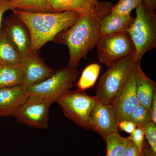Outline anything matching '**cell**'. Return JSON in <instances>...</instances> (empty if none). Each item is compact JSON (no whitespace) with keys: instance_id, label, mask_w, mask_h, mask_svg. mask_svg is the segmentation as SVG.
Returning <instances> with one entry per match:
<instances>
[{"instance_id":"13","label":"cell","mask_w":156,"mask_h":156,"mask_svg":"<svg viewBox=\"0 0 156 156\" xmlns=\"http://www.w3.org/2000/svg\"><path fill=\"white\" fill-rule=\"evenodd\" d=\"M112 104L115 108L119 124L122 121H129L139 104L136 94L135 71Z\"/></svg>"},{"instance_id":"1","label":"cell","mask_w":156,"mask_h":156,"mask_svg":"<svg viewBox=\"0 0 156 156\" xmlns=\"http://www.w3.org/2000/svg\"><path fill=\"white\" fill-rule=\"evenodd\" d=\"M13 14L26 27L31 38L30 53H37L58 34L75 23L80 15L71 11L53 13H33L12 10Z\"/></svg>"},{"instance_id":"32","label":"cell","mask_w":156,"mask_h":156,"mask_svg":"<svg viewBox=\"0 0 156 156\" xmlns=\"http://www.w3.org/2000/svg\"><path fill=\"white\" fill-rule=\"evenodd\" d=\"M140 156H144V154L143 151L142 152V153H141V154H140Z\"/></svg>"},{"instance_id":"15","label":"cell","mask_w":156,"mask_h":156,"mask_svg":"<svg viewBox=\"0 0 156 156\" xmlns=\"http://www.w3.org/2000/svg\"><path fill=\"white\" fill-rule=\"evenodd\" d=\"M135 77L136 96L139 104L149 109L154 94L156 92V84L144 72L140 61L135 69Z\"/></svg>"},{"instance_id":"31","label":"cell","mask_w":156,"mask_h":156,"mask_svg":"<svg viewBox=\"0 0 156 156\" xmlns=\"http://www.w3.org/2000/svg\"><path fill=\"white\" fill-rule=\"evenodd\" d=\"M143 3L149 9L154 10L156 8V0H143Z\"/></svg>"},{"instance_id":"3","label":"cell","mask_w":156,"mask_h":156,"mask_svg":"<svg viewBox=\"0 0 156 156\" xmlns=\"http://www.w3.org/2000/svg\"><path fill=\"white\" fill-rule=\"evenodd\" d=\"M141 59L136 53L107 66L96 87L95 97L104 104L112 103L134 73Z\"/></svg>"},{"instance_id":"8","label":"cell","mask_w":156,"mask_h":156,"mask_svg":"<svg viewBox=\"0 0 156 156\" xmlns=\"http://www.w3.org/2000/svg\"><path fill=\"white\" fill-rule=\"evenodd\" d=\"M52 104L44 98L29 95L14 116L21 124L38 129H47Z\"/></svg>"},{"instance_id":"19","label":"cell","mask_w":156,"mask_h":156,"mask_svg":"<svg viewBox=\"0 0 156 156\" xmlns=\"http://www.w3.org/2000/svg\"><path fill=\"white\" fill-rule=\"evenodd\" d=\"M22 58L10 40L0 32V66L21 64Z\"/></svg>"},{"instance_id":"30","label":"cell","mask_w":156,"mask_h":156,"mask_svg":"<svg viewBox=\"0 0 156 156\" xmlns=\"http://www.w3.org/2000/svg\"><path fill=\"white\" fill-rule=\"evenodd\" d=\"M143 151L144 156H156V154L154 153L150 147L147 142H144Z\"/></svg>"},{"instance_id":"16","label":"cell","mask_w":156,"mask_h":156,"mask_svg":"<svg viewBox=\"0 0 156 156\" xmlns=\"http://www.w3.org/2000/svg\"><path fill=\"white\" fill-rule=\"evenodd\" d=\"M134 17L109 14L103 17L101 21L100 37L115 34L126 32L131 26Z\"/></svg>"},{"instance_id":"4","label":"cell","mask_w":156,"mask_h":156,"mask_svg":"<svg viewBox=\"0 0 156 156\" xmlns=\"http://www.w3.org/2000/svg\"><path fill=\"white\" fill-rule=\"evenodd\" d=\"M136 16L126 32L134 44L136 55L141 59L156 48V15L143 2L136 9Z\"/></svg>"},{"instance_id":"20","label":"cell","mask_w":156,"mask_h":156,"mask_svg":"<svg viewBox=\"0 0 156 156\" xmlns=\"http://www.w3.org/2000/svg\"><path fill=\"white\" fill-rule=\"evenodd\" d=\"M100 65L92 63L84 69L79 79L76 87L80 90H85L95 86L100 73Z\"/></svg>"},{"instance_id":"22","label":"cell","mask_w":156,"mask_h":156,"mask_svg":"<svg viewBox=\"0 0 156 156\" xmlns=\"http://www.w3.org/2000/svg\"><path fill=\"white\" fill-rule=\"evenodd\" d=\"M143 2V0H119L116 5L112 7L110 13L121 16H131V11Z\"/></svg>"},{"instance_id":"26","label":"cell","mask_w":156,"mask_h":156,"mask_svg":"<svg viewBox=\"0 0 156 156\" xmlns=\"http://www.w3.org/2000/svg\"><path fill=\"white\" fill-rule=\"evenodd\" d=\"M141 154L134 143L128 140L123 156H140Z\"/></svg>"},{"instance_id":"2","label":"cell","mask_w":156,"mask_h":156,"mask_svg":"<svg viewBox=\"0 0 156 156\" xmlns=\"http://www.w3.org/2000/svg\"><path fill=\"white\" fill-rule=\"evenodd\" d=\"M106 15H80L73 25L55 37L53 41L68 48L69 66L76 69L81 60L96 46L100 38L101 21Z\"/></svg>"},{"instance_id":"5","label":"cell","mask_w":156,"mask_h":156,"mask_svg":"<svg viewBox=\"0 0 156 156\" xmlns=\"http://www.w3.org/2000/svg\"><path fill=\"white\" fill-rule=\"evenodd\" d=\"M97 99L88 95L85 91L71 90L56 101L68 119L81 128L95 131L92 122V111Z\"/></svg>"},{"instance_id":"9","label":"cell","mask_w":156,"mask_h":156,"mask_svg":"<svg viewBox=\"0 0 156 156\" xmlns=\"http://www.w3.org/2000/svg\"><path fill=\"white\" fill-rule=\"evenodd\" d=\"M1 30L10 40L22 59L30 53L29 32L25 25L14 14L4 18Z\"/></svg>"},{"instance_id":"17","label":"cell","mask_w":156,"mask_h":156,"mask_svg":"<svg viewBox=\"0 0 156 156\" xmlns=\"http://www.w3.org/2000/svg\"><path fill=\"white\" fill-rule=\"evenodd\" d=\"M24 73L22 64L0 66V88L23 86Z\"/></svg>"},{"instance_id":"25","label":"cell","mask_w":156,"mask_h":156,"mask_svg":"<svg viewBox=\"0 0 156 156\" xmlns=\"http://www.w3.org/2000/svg\"><path fill=\"white\" fill-rule=\"evenodd\" d=\"M129 140L134 143L138 147L140 153H142L144 145V133L143 129L140 127H137L135 131L127 137Z\"/></svg>"},{"instance_id":"29","label":"cell","mask_w":156,"mask_h":156,"mask_svg":"<svg viewBox=\"0 0 156 156\" xmlns=\"http://www.w3.org/2000/svg\"><path fill=\"white\" fill-rule=\"evenodd\" d=\"M149 110L151 121L156 125V92L153 97Z\"/></svg>"},{"instance_id":"14","label":"cell","mask_w":156,"mask_h":156,"mask_svg":"<svg viewBox=\"0 0 156 156\" xmlns=\"http://www.w3.org/2000/svg\"><path fill=\"white\" fill-rule=\"evenodd\" d=\"M28 96L23 86L0 88V117L14 116Z\"/></svg>"},{"instance_id":"12","label":"cell","mask_w":156,"mask_h":156,"mask_svg":"<svg viewBox=\"0 0 156 156\" xmlns=\"http://www.w3.org/2000/svg\"><path fill=\"white\" fill-rule=\"evenodd\" d=\"M21 64L24 73L23 86L26 88L44 80L56 71L45 64L37 53H31L23 58Z\"/></svg>"},{"instance_id":"28","label":"cell","mask_w":156,"mask_h":156,"mask_svg":"<svg viewBox=\"0 0 156 156\" xmlns=\"http://www.w3.org/2000/svg\"><path fill=\"white\" fill-rule=\"evenodd\" d=\"M11 0H0V32L4 19V14L6 11L11 10L10 2Z\"/></svg>"},{"instance_id":"7","label":"cell","mask_w":156,"mask_h":156,"mask_svg":"<svg viewBox=\"0 0 156 156\" xmlns=\"http://www.w3.org/2000/svg\"><path fill=\"white\" fill-rule=\"evenodd\" d=\"M96 46L98 60L107 66L136 53L127 32L101 37Z\"/></svg>"},{"instance_id":"11","label":"cell","mask_w":156,"mask_h":156,"mask_svg":"<svg viewBox=\"0 0 156 156\" xmlns=\"http://www.w3.org/2000/svg\"><path fill=\"white\" fill-rule=\"evenodd\" d=\"M92 122L95 131L105 140L106 136L113 132H118L116 111L112 103L104 104L98 100L92 111Z\"/></svg>"},{"instance_id":"23","label":"cell","mask_w":156,"mask_h":156,"mask_svg":"<svg viewBox=\"0 0 156 156\" xmlns=\"http://www.w3.org/2000/svg\"><path fill=\"white\" fill-rule=\"evenodd\" d=\"M129 121L134 123L136 127L143 128L151 122L149 109L141 105H138Z\"/></svg>"},{"instance_id":"10","label":"cell","mask_w":156,"mask_h":156,"mask_svg":"<svg viewBox=\"0 0 156 156\" xmlns=\"http://www.w3.org/2000/svg\"><path fill=\"white\" fill-rule=\"evenodd\" d=\"M53 12L71 11L80 15L107 14L110 13L113 5L98 0H51Z\"/></svg>"},{"instance_id":"6","label":"cell","mask_w":156,"mask_h":156,"mask_svg":"<svg viewBox=\"0 0 156 156\" xmlns=\"http://www.w3.org/2000/svg\"><path fill=\"white\" fill-rule=\"evenodd\" d=\"M79 74L76 69L68 66L56 71L52 75L39 83L27 88L29 95L56 102L71 90Z\"/></svg>"},{"instance_id":"18","label":"cell","mask_w":156,"mask_h":156,"mask_svg":"<svg viewBox=\"0 0 156 156\" xmlns=\"http://www.w3.org/2000/svg\"><path fill=\"white\" fill-rule=\"evenodd\" d=\"M11 10L33 12L53 13L51 0H11Z\"/></svg>"},{"instance_id":"24","label":"cell","mask_w":156,"mask_h":156,"mask_svg":"<svg viewBox=\"0 0 156 156\" xmlns=\"http://www.w3.org/2000/svg\"><path fill=\"white\" fill-rule=\"evenodd\" d=\"M142 128L148 144L154 153L156 154V125L151 121Z\"/></svg>"},{"instance_id":"21","label":"cell","mask_w":156,"mask_h":156,"mask_svg":"<svg viewBox=\"0 0 156 156\" xmlns=\"http://www.w3.org/2000/svg\"><path fill=\"white\" fill-rule=\"evenodd\" d=\"M128 140L127 137L121 136L118 132L108 134L105 140L106 144V156H123Z\"/></svg>"},{"instance_id":"27","label":"cell","mask_w":156,"mask_h":156,"mask_svg":"<svg viewBox=\"0 0 156 156\" xmlns=\"http://www.w3.org/2000/svg\"><path fill=\"white\" fill-rule=\"evenodd\" d=\"M136 128V125L130 121H122L119 124V128L128 134L133 133Z\"/></svg>"}]
</instances>
